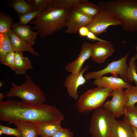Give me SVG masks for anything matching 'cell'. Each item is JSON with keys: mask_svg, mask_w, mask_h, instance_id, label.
I'll return each mask as SVG.
<instances>
[{"mask_svg": "<svg viewBox=\"0 0 137 137\" xmlns=\"http://www.w3.org/2000/svg\"><path fill=\"white\" fill-rule=\"evenodd\" d=\"M64 116L55 106L44 104L31 106L22 101L9 99L0 101V120L13 124L19 121L44 123L62 122Z\"/></svg>", "mask_w": 137, "mask_h": 137, "instance_id": "1", "label": "cell"}, {"mask_svg": "<svg viewBox=\"0 0 137 137\" xmlns=\"http://www.w3.org/2000/svg\"><path fill=\"white\" fill-rule=\"evenodd\" d=\"M93 18L85 15L74 8L69 10L66 17L65 32L70 34L78 33L79 29L86 26L92 21Z\"/></svg>", "mask_w": 137, "mask_h": 137, "instance_id": "10", "label": "cell"}, {"mask_svg": "<svg viewBox=\"0 0 137 137\" xmlns=\"http://www.w3.org/2000/svg\"><path fill=\"white\" fill-rule=\"evenodd\" d=\"M136 54L130 58L127 71V82L130 83L134 82L137 85V66L135 60H137V45Z\"/></svg>", "mask_w": 137, "mask_h": 137, "instance_id": "23", "label": "cell"}, {"mask_svg": "<svg viewBox=\"0 0 137 137\" xmlns=\"http://www.w3.org/2000/svg\"><path fill=\"white\" fill-rule=\"evenodd\" d=\"M119 19L101 9L86 26L90 31L96 36L105 32L107 28L112 25H122Z\"/></svg>", "mask_w": 137, "mask_h": 137, "instance_id": "8", "label": "cell"}, {"mask_svg": "<svg viewBox=\"0 0 137 137\" xmlns=\"http://www.w3.org/2000/svg\"><path fill=\"white\" fill-rule=\"evenodd\" d=\"M11 29L18 37L27 42L32 46L35 44L38 33L32 30L30 25L22 26L16 22Z\"/></svg>", "mask_w": 137, "mask_h": 137, "instance_id": "16", "label": "cell"}, {"mask_svg": "<svg viewBox=\"0 0 137 137\" xmlns=\"http://www.w3.org/2000/svg\"><path fill=\"white\" fill-rule=\"evenodd\" d=\"M114 50L113 45L109 42H98L92 44L91 58L94 61L102 63L113 54Z\"/></svg>", "mask_w": 137, "mask_h": 137, "instance_id": "13", "label": "cell"}, {"mask_svg": "<svg viewBox=\"0 0 137 137\" xmlns=\"http://www.w3.org/2000/svg\"><path fill=\"white\" fill-rule=\"evenodd\" d=\"M69 9L52 7L41 13L29 23L42 38L50 36L66 27V17Z\"/></svg>", "mask_w": 137, "mask_h": 137, "instance_id": "3", "label": "cell"}, {"mask_svg": "<svg viewBox=\"0 0 137 137\" xmlns=\"http://www.w3.org/2000/svg\"><path fill=\"white\" fill-rule=\"evenodd\" d=\"M5 97V95L3 93H0V101H2Z\"/></svg>", "mask_w": 137, "mask_h": 137, "instance_id": "37", "label": "cell"}, {"mask_svg": "<svg viewBox=\"0 0 137 137\" xmlns=\"http://www.w3.org/2000/svg\"><path fill=\"white\" fill-rule=\"evenodd\" d=\"M133 128L134 137H137V128L133 126Z\"/></svg>", "mask_w": 137, "mask_h": 137, "instance_id": "36", "label": "cell"}, {"mask_svg": "<svg viewBox=\"0 0 137 137\" xmlns=\"http://www.w3.org/2000/svg\"><path fill=\"white\" fill-rule=\"evenodd\" d=\"M73 132L70 129L61 128L53 137H73Z\"/></svg>", "mask_w": 137, "mask_h": 137, "instance_id": "33", "label": "cell"}, {"mask_svg": "<svg viewBox=\"0 0 137 137\" xmlns=\"http://www.w3.org/2000/svg\"><path fill=\"white\" fill-rule=\"evenodd\" d=\"M23 52H15L14 71L17 75H24L29 70L33 69L31 62L28 57L23 55Z\"/></svg>", "mask_w": 137, "mask_h": 137, "instance_id": "18", "label": "cell"}, {"mask_svg": "<svg viewBox=\"0 0 137 137\" xmlns=\"http://www.w3.org/2000/svg\"><path fill=\"white\" fill-rule=\"evenodd\" d=\"M112 99L103 105V108L111 113L115 118L124 115L125 109L128 98L123 89L113 90L111 93Z\"/></svg>", "mask_w": 137, "mask_h": 137, "instance_id": "9", "label": "cell"}, {"mask_svg": "<svg viewBox=\"0 0 137 137\" xmlns=\"http://www.w3.org/2000/svg\"><path fill=\"white\" fill-rule=\"evenodd\" d=\"M80 0H55L53 7L58 9H69L74 6Z\"/></svg>", "mask_w": 137, "mask_h": 137, "instance_id": "29", "label": "cell"}, {"mask_svg": "<svg viewBox=\"0 0 137 137\" xmlns=\"http://www.w3.org/2000/svg\"><path fill=\"white\" fill-rule=\"evenodd\" d=\"M35 10L43 12L53 7L55 0H28Z\"/></svg>", "mask_w": 137, "mask_h": 137, "instance_id": "26", "label": "cell"}, {"mask_svg": "<svg viewBox=\"0 0 137 137\" xmlns=\"http://www.w3.org/2000/svg\"><path fill=\"white\" fill-rule=\"evenodd\" d=\"M93 84L98 87L110 88L113 90L127 89L132 86L130 83L125 81L121 78L113 76H102L95 79Z\"/></svg>", "mask_w": 137, "mask_h": 137, "instance_id": "14", "label": "cell"}, {"mask_svg": "<svg viewBox=\"0 0 137 137\" xmlns=\"http://www.w3.org/2000/svg\"><path fill=\"white\" fill-rule=\"evenodd\" d=\"M113 90L97 87L83 93L77 102V108L80 113L96 110L103 105L107 98L111 96Z\"/></svg>", "mask_w": 137, "mask_h": 137, "instance_id": "6", "label": "cell"}, {"mask_svg": "<svg viewBox=\"0 0 137 137\" xmlns=\"http://www.w3.org/2000/svg\"><path fill=\"white\" fill-rule=\"evenodd\" d=\"M73 8L82 14L93 18L101 10L98 5L87 0H80Z\"/></svg>", "mask_w": 137, "mask_h": 137, "instance_id": "20", "label": "cell"}, {"mask_svg": "<svg viewBox=\"0 0 137 137\" xmlns=\"http://www.w3.org/2000/svg\"><path fill=\"white\" fill-rule=\"evenodd\" d=\"M13 124L21 132L22 137H38L39 135V123L21 121Z\"/></svg>", "mask_w": 137, "mask_h": 137, "instance_id": "19", "label": "cell"}, {"mask_svg": "<svg viewBox=\"0 0 137 137\" xmlns=\"http://www.w3.org/2000/svg\"><path fill=\"white\" fill-rule=\"evenodd\" d=\"M90 31L89 29L86 26H83L79 29L78 33L81 37H86Z\"/></svg>", "mask_w": 137, "mask_h": 137, "instance_id": "34", "label": "cell"}, {"mask_svg": "<svg viewBox=\"0 0 137 137\" xmlns=\"http://www.w3.org/2000/svg\"><path fill=\"white\" fill-rule=\"evenodd\" d=\"M89 67V65H87L82 68L79 72L77 74H71L66 77L65 80L64 86L68 94L70 97L75 100L78 99V88L86 82L87 80L83 76V74Z\"/></svg>", "mask_w": 137, "mask_h": 137, "instance_id": "11", "label": "cell"}, {"mask_svg": "<svg viewBox=\"0 0 137 137\" xmlns=\"http://www.w3.org/2000/svg\"><path fill=\"white\" fill-rule=\"evenodd\" d=\"M61 128L60 122L39 124V136L40 137H53Z\"/></svg>", "mask_w": 137, "mask_h": 137, "instance_id": "21", "label": "cell"}, {"mask_svg": "<svg viewBox=\"0 0 137 137\" xmlns=\"http://www.w3.org/2000/svg\"><path fill=\"white\" fill-rule=\"evenodd\" d=\"M4 84V82L2 81L0 82V87H2Z\"/></svg>", "mask_w": 137, "mask_h": 137, "instance_id": "38", "label": "cell"}, {"mask_svg": "<svg viewBox=\"0 0 137 137\" xmlns=\"http://www.w3.org/2000/svg\"><path fill=\"white\" fill-rule=\"evenodd\" d=\"M7 35L10 38L12 50L14 52L26 51L34 56L42 58L29 43L18 37L11 29Z\"/></svg>", "mask_w": 137, "mask_h": 137, "instance_id": "15", "label": "cell"}, {"mask_svg": "<svg viewBox=\"0 0 137 137\" xmlns=\"http://www.w3.org/2000/svg\"><path fill=\"white\" fill-rule=\"evenodd\" d=\"M124 115V119L137 128V103L132 107L125 108Z\"/></svg>", "mask_w": 137, "mask_h": 137, "instance_id": "27", "label": "cell"}, {"mask_svg": "<svg viewBox=\"0 0 137 137\" xmlns=\"http://www.w3.org/2000/svg\"><path fill=\"white\" fill-rule=\"evenodd\" d=\"M11 87L5 95V97L11 98L17 97L27 105L37 106L44 103L46 100L44 93L41 89L33 81L29 75H26L24 82L17 85L11 82Z\"/></svg>", "mask_w": 137, "mask_h": 137, "instance_id": "4", "label": "cell"}, {"mask_svg": "<svg viewBox=\"0 0 137 137\" xmlns=\"http://www.w3.org/2000/svg\"><path fill=\"white\" fill-rule=\"evenodd\" d=\"M97 4L122 21L125 32L137 31V0H109L99 1Z\"/></svg>", "mask_w": 137, "mask_h": 137, "instance_id": "2", "label": "cell"}, {"mask_svg": "<svg viewBox=\"0 0 137 137\" xmlns=\"http://www.w3.org/2000/svg\"><path fill=\"white\" fill-rule=\"evenodd\" d=\"M0 130L2 131L3 134L12 135L16 137H22L21 132L17 128H12L0 124Z\"/></svg>", "mask_w": 137, "mask_h": 137, "instance_id": "32", "label": "cell"}, {"mask_svg": "<svg viewBox=\"0 0 137 137\" xmlns=\"http://www.w3.org/2000/svg\"><path fill=\"white\" fill-rule=\"evenodd\" d=\"M92 48V44L83 42L81 45L80 52L77 58L65 66L66 71L73 74L79 72L85 61L91 57Z\"/></svg>", "mask_w": 137, "mask_h": 137, "instance_id": "12", "label": "cell"}, {"mask_svg": "<svg viewBox=\"0 0 137 137\" xmlns=\"http://www.w3.org/2000/svg\"><path fill=\"white\" fill-rule=\"evenodd\" d=\"M115 119L108 111L98 109L92 114L88 132L92 137H112Z\"/></svg>", "mask_w": 137, "mask_h": 137, "instance_id": "5", "label": "cell"}, {"mask_svg": "<svg viewBox=\"0 0 137 137\" xmlns=\"http://www.w3.org/2000/svg\"><path fill=\"white\" fill-rule=\"evenodd\" d=\"M11 16L0 12V34H7L14 24Z\"/></svg>", "mask_w": 137, "mask_h": 137, "instance_id": "25", "label": "cell"}, {"mask_svg": "<svg viewBox=\"0 0 137 137\" xmlns=\"http://www.w3.org/2000/svg\"><path fill=\"white\" fill-rule=\"evenodd\" d=\"M19 15H23L35 11L27 0H13L9 4Z\"/></svg>", "mask_w": 137, "mask_h": 137, "instance_id": "22", "label": "cell"}, {"mask_svg": "<svg viewBox=\"0 0 137 137\" xmlns=\"http://www.w3.org/2000/svg\"><path fill=\"white\" fill-rule=\"evenodd\" d=\"M11 50L9 37L7 34H0V61L1 62Z\"/></svg>", "mask_w": 137, "mask_h": 137, "instance_id": "24", "label": "cell"}, {"mask_svg": "<svg viewBox=\"0 0 137 137\" xmlns=\"http://www.w3.org/2000/svg\"><path fill=\"white\" fill-rule=\"evenodd\" d=\"M86 37L88 39L94 41H97L98 42H104L106 41L98 37L97 36L92 32L90 31Z\"/></svg>", "mask_w": 137, "mask_h": 137, "instance_id": "35", "label": "cell"}, {"mask_svg": "<svg viewBox=\"0 0 137 137\" xmlns=\"http://www.w3.org/2000/svg\"><path fill=\"white\" fill-rule=\"evenodd\" d=\"M128 55L127 54L119 59L111 62L101 70L87 73L84 75L85 78L87 80L93 79H95L100 78L105 74L110 73L114 77L119 76L121 78L127 82V71L128 65L127 61Z\"/></svg>", "mask_w": 137, "mask_h": 137, "instance_id": "7", "label": "cell"}, {"mask_svg": "<svg viewBox=\"0 0 137 137\" xmlns=\"http://www.w3.org/2000/svg\"><path fill=\"white\" fill-rule=\"evenodd\" d=\"M42 12L35 10L23 15H19V22L18 23L22 26L27 25L33 18H35L40 14Z\"/></svg>", "mask_w": 137, "mask_h": 137, "instance_id": "30", "label": "cell"}, {"mask_svg": "<svg viewBox=\"0 0 137 137\" xmlns=\"http://www.w3.org/2000/svg\"><path fill=\"white\" fill-rule=\"evenodd\" d=\"M125 92L128 98L125 108L132 107L137 103V85L126 89Z\"/></svg>", "mask_w": 137, "mask_h": 137, "instance_id": "28", "label": "cell"}, {"mask_svg": "<svg viewBox=\"0 0 137 137\" xmlns=\"http://www.w3.org/2000/svg\"><path fill=\"white\" fill-rule=\"evenodd\" d=\"M112 137H134L132 125L124 119L116 120Z\"/></svg>", "mask_w": 137, "mask_h": 137, "instance_id": "17", "label": "cell"}, {"mask_svg": "<svg viewBox=\"0 0 137 137\" xmlns=\"http://www.w3.org/2000/svg\"><path fill=\"white\" fill-rule=\"evenodd\" d=\"M15 60V52L12 50L6 56L1 63L2 64L8 66L13 71Z\"/></svg>", "mask_w": 137, "mask_h": 137, "instance_id": "31", "label": "cell"}]
</instances>
